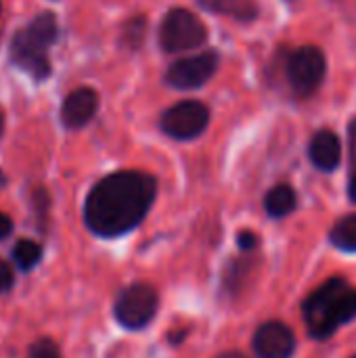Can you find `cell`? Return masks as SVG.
Listing matches in <instances>:
<instances>
[{"label":"cell","mask_w":356,"mask_h":358,"mask_svg":"<svg viewBox=\"0 0 356 358\" xmlns=\"http://www.w3.org/2000/svg\"><path fill=\"white\" fill-rule=\"evenodd\" d=\"M157 195L151 174L122 170L101 178L84 203L86 227L99 237H120L141 224Z\"/></svg>","instance_id":"cell-1"},{"label":"cell","mask_w":356,"mask_h":358,"mask_svg":"<svg viewBox=\"0 0 356 358\" xmlns=\"http://www.w3.org/2000/svg\"><path fill=\"white\" fill-rule=\"evenodd\" d=\"M356 317V289L336 277L315 289L304 302V321L313 338H329Z\"/></svg>","instance_id":"cell-2"},{"label":"cell","mask_w":356,"mask_h":358,"mask_svg":"<svg viewBox=\"0 0 356 358\" xmlns=\"http://www.w3.org/2000/svg\"><path fill=\"white\" fill-rule=\"evenodd\" d=\"M57 40V17L42 13L19 29L10 40V61L27 71L34 80H46L50 76L48 46Z\"/></svg>","instance_id":"cell-3"},{"label":"cell","mask_w":356,"mask_h":358,"mask_svg":"<svg viewBox=\"0 0 356 358\" xmlns=\"http://www.w3.org/2000/svg\"><path fill=\"white\" fill-rule=\"evenodd\" d=\"M327 73V61L319 46H300L287 55L285 78L296 99L313 96Z\"/></svg>","instance_id":"cell-4"},{"label":"cell","mask_w":356,"mask_h":358,"mask_svg":"<svg viewBox=\"0 0 356 358\" xmlns=\"http://www.w3.org/2000/svg\"><path fill=\"white\" fill-rule=\"evenodd\" d=\"M206 40H208V27L195 13L187 8L168 10L159 25V44L166 52L191 50L201 46Z\"/></svg>","instance_id":"cell-5"},{"label":"cell","mask_w":356,"mask_h":358,"mask_svg":"<svg viewBox=\"0 0 356 358\" xmlns=\"http://www.w3.org/2000/svg\"><path fill=\"white\" fill-rule=\"evenodd\" d=\"M157 292L145 283L130 285L124 289L115 302V319L126 329L147 327L157 313Z\"/></svg>","instance_id":"cell-6"},{"label":"cell","mask_w":356,"mask_h":358,"mask_svg":"<svg viewBox=\"0 0 356 358\" xmlns=\"http://www.w3.org/2000/svg\"><path fill=\"white\" fill-rule=\"evenodd\" d=\"M210 122V109L201 101H180L162 115V130L178 141H191L204 134Z\"/></svg>","instance_id":"cell-7"},{"label":"cell","mask_w":356,"mask_h":358,"mask_svg":"<svg viewBox=\"0 0 356 358\" xmlns=\"http://www.w3.org/2000/svg\"><path fill=\"white\" fill-rule=\"evenodd\" d=\"M218 69V55L214 50L199 52L195 57H187L170 65L166 73V82L178 90H191L204 86Z\"/></svg>","instance_id":"cell-8"},{"label":"cell","mask_w":356,"mask_h":358,"mask_svg":"<svg viewBox=\"0 0 356 358\" xmlns=\"http://www.w3.org/2000/svg\"><path fill=\"white\" fill-rule=\"evenodd\" d=\"M296 348L294 334L283 323H264L254 336V350L258 358H292Z\"/></svg>","instance_id":"cell-9"},{"label":"cell","mask_w":356,"mask_h":358,"mask_svg":"<svg viewBox=\"0 0 356 358\" xmlns=\"http://www.w3.org/2000/svg\"><path fill=\"white\" fill-rule=\"evenodd\" d=\"M99 109V96L90 88H78L69 92L61 107V122L67 128H82L86 126Z\"/></svg>","instance_id":"cell-10"},{"label":"cell","mask_w":356,"mask_h":358,"mask_svg":"<svg viewBox=\"0 0 356 358\" xmlns=\"http://www.w3.org/2000/svg\"><path fill=\"white\" fill-rule=\"evenodd\" d=\"M308 157L317 170L334 172L342 162V143L338 134L329 128L317 130L308 143Z\"/></svg>","instance_id":"cell-11"},{"label":"cell","mask_w":356,"mask_h":358,"mask_svg":"<svg viewBox=\"0 0 356 358\" xmlns=\"http://www.w3.org/2000/svg\"><path fill=\"white\" fill-rule=\"evenodd\" d=\"M296 203H298V197L290 185H277L264 197V208H266L269 216H273V218H283V216L292 214L296 210Z\"/></svg>","instance_id":"cell-12"},{"label":"cell","mask_w":356,"mask_h":358,"mask_svg":"<svg viewBox=\"0 0 356 358\" xmlns=\"http://www.w3.org/2000/svg\"><path fill=\"white\" fill-rule=\"evenodd\" d=\"M199 2L208 10L231 15L233 19L254 21L258 17V6H256L254 0H199Z\"/></svg>","instance_id":"cell-13"},{"label":"cell","mask_w":356,"mask_h":358,"mask_svg":"<svg viewBox=\"0 0 356 358\" xmlns=\"http://www.w3.org/2000/svg\"><path fill=\"white\" fill-rule=\"evenodd\" d=\"M329 239L336 248L344 252H356V214L344 216L336 222V227L329 233Z\"/></svg>","instance_id":"cell-14"},{"label":"cell","mask_w":356,"mask_h":358,"mask_svg":"<svg viewBox=\"0 0 356 358\" xmlns=\"http://www.w3.org/2000/svg\"><path fill=\"white\" fill-rule=\"evenodd\" d=\"M42 258V248L36 241L29 239H21L15 248H13V260L21 271H31Z\"/></svg>","instance_id":"cell-15"},{"label":"cell","mask_w":356,"mask_h":358,"mask_svg":"<svg viewBox=\"0 0 356 358\" xmlns=\"http://www.w3.org/2000/svg\"><path fill=\"white\" fill-rule=\"evenodd\" d=\"M348 153H350V176H348V195L356 203V115L348 124Z\"/></svg>","instance_id":"cell-16"},{"label":"cell","mask_w":356,"mask_h":358,"mask_svg":"<svg viewBox=\"0 0 356 358\" xmlns=\"http://www.w3.org/2000/svg\"><path fill=\"white\" fill-rule=\"evenodd\" d=\"M27 358H61V355H59V348L55 342L40 340L29 348V357Z\"/></svg>","instance_id":"cell-17"},{"label":"cell","mask_w":356,"mask_h":358,"mask_svg":"<svg viewBox=\"0 0 356 358\" xmlns=\"http://www.w3.org/2000/svg\"><path fill=\"white\" fill-rule=\"evenodd\" d=\"M145 36V21L141 17L132 19L128 25H126V31H124V38H130L132 40V46H138L141 40Z\"/></svg>","instance_id":"cell-18"},{"label":"cell","mask_w":356,"mask_h":358,"mask_svg":"<svg viewBox=\"0 0 356 358\" xmlns=\"http://www.w3.org/2000/svg\"><path fill=\"white\" fill-rule=\"evenodd\" d=\"M15 283V275H13V268L8 262L0 260V294L8 292Z\"/></svg>","instance_id":"cell-19"},{"label":"cell","mask_w":356,"mask_h":358,"mask_svg":"<svg viewBox=\"0 0 356 358\" xmlns=\"http://www.w3.org/2000/svg\"><path fill=\"white\" fill-rule=\"evenodd\" d=\"M237 243H239V248L241 250H254L256 248V243H258V239H256V235L254 233H250V231H241L239 233V237H237Z\"/></svg>","instance_id":"cell-20"},{"label":"cell","mask_w":356,"mask_h":358,"mask_svg":"<svg viewBox=\"0 0 356 358\" xmlns=\"http://www.w3.org/2000/svg\"><path fill=\"white\" fill-rule=\"evenodd\" d=\"M10 231H13V222H10V218H8L6 214H2V212H0V241H2L4 237H8V235H10Z\"/></svg>","instance_id":"cell-21"},{"label":"cell","mask_w":356,"mask_h":358,"mask_svg":"<svg viewBox=\"0 0 356 358\" xmlns=\"http://www.w3.org/2000/svg\"><path fill=\"white\" fill-rule=\"evenodd\" d=\"M218 358H245L243 355H237V352H227V355H222V357Z\"/></svg>","instance_id":"cell-22"},{"label":"cell","mask_w":356,"mask_h":358,"mask_svg":"<svg viewBox=\"0 0 356 358\" xmlns=\"http://www.w3.org/2000/svg\"><path fill=\"white\" fill-rule=\"evenodd\" d=\"M2 130H4V113L0 109V136H2Z\"/></svg>","instance_id":"cell-23"},{"label":"cell","mask_w":356,"mask_h":358,"mask_svg":"<svg viewBox=\"0 0 356 358\" xmlns=\"http://www.w3.org/2000/svg\"><path fill=\"white\" fill-rule=\"evenodd\" d=\"M355 358H356V357H355Z\"/></svg>","instance_id":"cell-24"}]
</instances>
